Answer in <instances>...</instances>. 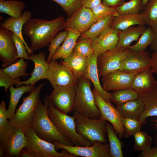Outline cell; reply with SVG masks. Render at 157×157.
Returning <instances> with one entry per match:
<instances>
[{
  "mask_svg": "<svg viewBox=\"0 0 157 157\" xmlns=\"http://www.w3.org/2000/svg\"><path fill=\"white\" fill-rule=\"evenodd\" d=\"M73 51L88 57L94 53L92 40L87 38H79L76 42Z\"/></svg>",
  "mask_w": 157,
  "mask_h": 157,
  "instance_id": "f35d334b",
  "label": "cell"
},
{
  "mask_svg": "<svg viewBox=\"0 0 157 157\" xmlns=\"http://www.w3.org/2000/svg\"><path fill=\"white\" fill-rule=\"evenodd\" d=\"M138 157H157V147H151L149 149L142 151Z\"/></svg>",
  "mask_w": 157,
  "mask_h": 157,
  "instance_id": "7dc6e473",
  "label": "cell"
},
{
  "mask_svg": "<svg viewBox=\"0 0 157 157\" xmlns=\"http://www.w3.org/2000/svg\"><path fill=\"white\" fill-rule=\"evenodd\" d=\"M133 135L134 140L133 149L135 151H142L151 147L153 138L146 133L140 131Z\"/></svg>",
  "mask_w": 157,
  "mask_h": 157,
  "instance_id": "8d00e7d4",
  "label": "cell"
},
{
  "mask_svg": "<svg viewBox=\"0 0 157 157\" xmlns=\"http://www.w3.org/2000/svg\"><path fill=\"white\" fill-rule=\"evenodd\" d=\"M97 57L93 53L88 57L87 67L84 78L90 80L94 85V89L101 97L107 102L111 103L110 100L111 93L106 91L100 82L97 65Z\"/></svg>",
  "mask_w": 157,
  "mask_h": 157,
  "instance_id": "ffe728a7",
  "label": "cell"
},
{
  "mask_svg": "<svg viewBox=\"0 0 157 157\" xmlns=\"http://www.w3.org/2000/svg\"><path fill=\"white\" fill-rule=\"evenodd\" d=\"M151 68L135 74L131 84V88L140 95L151 89L155 85L156 81L153 76Z\"/></svg>",
  "mask_w": 157,
  "mask_h": 157,
  "instance_id": "603a6c76",
  "label": "cell"
},
{
  "mask_svg": "<svg viewBox=\"0 0 157 157\" xmlns=\"http://www.w3.org/2000/svg\"><path fill=\"white\" fill-rule=\"evenodd\" d=\"M131 51L127 48L116 47L97 56L99 77L119 70L122 62L129 55Z\"/></svg>",
  "mask_w": 157,
  "mask_h": 157,
  "instance_id": "9c48e42d",
  "label": "cell"
},
{
  "mask_svg": "<svg viewBox=\"0 0 157 157\" xmlns=\"http://www.w3.org/2000/svg\"><path fill=\"white\" fill-rule=\"evenodd\" d=\"M154 36L153 29L149 26L146 28L135 44L130 45L127 48L133 51H145L147 47L152 43Z\"/></svg>",
  "mask_w": 157,
  "mask_h": 157,
  "instance_id": "e575fe53",
  "label": "cell"
},
{
  "mask_svg": "<svg viewBox=\"0 0 157 157\" xmlns=\"http://www.w3.org/2000/svg\"><path fill=\"white\" fill-rule=\"evenodd\" d=\"M47 79L53 88L75 85L77 81L67 67L55 60L49 63Z\"/></svg>",
  "mask_w": 157,
  "mask_h": 157,
  "instance_id": "7c38bea8",
  "label": "cell"
},
{
  "mask_svg": "<svg viewBox=\"0 0 157 157\" xmlns=\"http://www.w3.org/2000/svg\"><path fill=\"white\" fill-rule=\"evenodd\" d=\"M142 1V0H131L128 2H124L115 8L118 15L138 14L143 9Z\"/></svg>",
  "mask_w": 157,
  "mask_h": 157,
  "instance_id": "74e56055",
  "label": "cell"
},
{
  "mask_svg": "<svg viewBox=\"0 0 157 157\" xmlns=\"http://www.w3.org/2000/svg\"><path fill=\"white\" fill-rule=\"evenodd\" d=\"M91 83L90 80L84 78L77 80L73 111L90 119H97L101 115L96 105Z\"/></svg>",
  "mask_w": 157,
  "mask_h": 157,
  "instance_id": "277c9868",
  "label": "cell"
},
{
  "mask_svg": "<svg viewBox=\"0 0 157 157\" xmlns=\"http://www.w3.org/2000/svg\"><path fill=\"white\" fill-rule=\"evenodd\" d=\"M114 17L110 15L97 22L87 31L81 34V37L87 38L92 40L110 28Z\"/></svg>",
  "mask_w": 157,
  "mask_h": 157,
  "instance_id": "4dcf8cb0",
  "label": "cell"
},
{
  "mask_svg": "<svg viewBox=\"0 0 157 157\" xmlns=\"http://www.w3.org/2000/svg\"><path fill=\"white\" fill-rule=\"evenodd\" d=\"M48 113L50 119L58 131L75 146H90L92 145L89 140L76 132L74 116H70L61 112L49 101Z\"/></svg>",
  "mask_w": 157,
  "mask_h": 157,
  "instance_id": "3957f363",
  "label": "cell"
},
{
  "mask_svg": "<svg viewBox=\"0 0 157 157\" xmlns=\"http://www.w3.org/2000/svg\"><path fill=\"white\" fill-rule=\"evenodd\" d=\"M76 96L75 85L53 88L47 96L48 101L61 112L67 114L73 111Z\"/></svg>",
  "mask_w": 157,
  "mask_h": 157,
  "instance_id": "30bf717a",
  "label": "cell"
},
{
  "mask_svg": "<svg viewBox=\"0 0 157 157\" xmlns=\"http://www.w3.org/2000/svg\"><path fill=\"white\" fill-rule=\"evenodd\" d=\"M32 15L30 11L26 10L23 12L20 17L15 19L10 17L4 20L1 24V27L12 31L19 37L24 42L29 55L33 54V52L24 40L22 30L24 24L31 18Z\"/></svg>",
  "mask_w": 157,
  "mask_h": 157,
  "instance_id": "7402d4cb",
  "label": "cell"
},
{
  "mask_svg": "<svg viewBox=\"0 0 157 157\" xmlns=\"http://www.w3.org/2000/svg\"><path fill=\"white\" fill-rule=\"evenodd\" d=\"M19 156L22 157H32L24 149L20 153Z\"/></svg>",
  "mask_w": 157,
  "mask_h": 157,
  "instance_id": "f5cc1de1",
  "label": "cell"
},
{
  "mask_svg": "<svg viewBox=\"0 0 157 157\" xmlns=\"http://www.w3.org/2000/svg\"><path fill=\"white\" fill-rule=\"evenodd\" d=\"M8 119L7 111L6 108L4 101H2L0 104V129L6 124Z\"/></svg>",
  "mask_w": 157,
  "mask_h": 157,
  "instance_id": "bcb514c9",
  "label": "cell"
},
{
  "mask_svg": "<svg viewBox=\"0 0 157 157\" xmlns=\"http://www.w3.org/2000/svg\"><path fill=\"white\" fill-rule=\"evenodd\" d=\"M76 131L79 135L89 140L93 145L97 141L106 143L107 121L101 117L92 119L74 112Z\"/></svg>",
  "mask_w": 157,
  "mask_h": 157,
  "instance_id": "8992f818",
  "label": "cell"
},
{
  "mask_svg": "<svg viewBox=\"0 0 157 157\" xmlns=\"http://www.w3.org/2000/svg\"><path fill=\"white\" fill-rule=\"evenodd\" d=\"M119 31L110 28L92 40L94 53L98 56L115 47Z\"/></svg>",
  "mask_w": 157,
  "mask_h": 157,
  "instance_id": "d6986e66",
  "label": "cell"
},
{
  "mask_svg": "<svg viewBox=\"0 0 157 157\" xmlns=\"http://www.w3.org/2000/svg\"><path fill=\"white\" fill-rule=\"evenodd\" d=\"M97 22L91 9L82 6L67 19L65 29L76 30L81 35Z\"/></svg>",
  "mask_w": 157,
  "mask_h": 157,
  "instance_id": "5bb4252c",
  "label": "cell"
},
{
  "mask_svg": "<svg viewBox=\"0 0 157 157\" xmlns=\"http://www.w3.org/2000/svg\"><path fill=\"white\" fill-rule=\"evenodd\" d=\"M28 63L23 58H20L17 61L2 69L10 77L16 79L19 77L29 74L26 72Z\"/></svg>",
  "mask_w": 157,
  "mask_h": 157,
  "instance_id": "d590c367",
  "label": "cell"
},
{
  "mask_svg": "<svg viewBox=\"0 0 157 157\" xmlns=\"http://www.w3.org/2000/svg\"><path fill=\"white\" fill-rule=\"evenodd\" d=\"M153 141L155 146L157 147V133L154 135Z\"/></svg>",
  "mask_w": 157,
  "mask_h": 157,
  "instance_id": "db71d44e",
  "label": "cell"
},
{
  "mask_svg": "<svg viewBox=\"0 0 157 157\" xmlns=\"http://www.w3.org/2000/svg\"><path fill=\"white\" fill-rule=\"evenodd\" d=\"M12 31L1 27L0 28V60L2 67L5 68L17 61L19 59L12 38Z\"/></svg>",
  "mask_w": 157,
  "mask_h": 157,
  "instance_id": "2e32d148",
  "label": "cell"
},
{
  "mask_svg": "<svg viewBox=\"0 0 157 157\" xmlns=\"http://www.w3.org/2000/svg\"><path fill=\"white\" fill-rule=\"evenodd\" d=\"M94 94L96 105L99 110L101 116L109 122L120 137L124 136V129L121 120V117L116 108L105 101L93 89Z\"/></svg>",
  "mask_w": 157,
  "mask_h": 157,
  "instance_id": "4fadbf2b",
  "label": "cell"
},
{
  "mask_svg": "<svg viewBox=\"0 0 157 157\" xmlns=\"http://www.w3.org/2000/svg\"><path fill=\"white\" fill-rule=\"evenodd\" d=\"M67 30L68 33L65 39L55 52L51 60L63 59L69 56L72 52L76 42L81 34L76 30Z\"/></svg>",
  "mask_w": 157,
  "mask_h": 157,
  "instance_id": "4316f807",
  "label": "cell"
},
{
  "mask_svg": "<svg viewBox=\"0 0 157 157\" xmlns=\"http://www.w3.org/2000/svg\"><path fill=\"white\" fill-rule=\"evenodd\" d=\"M59 4L70 18L82 6V0H51Z\"/></svg>",
  "mask_w": 157,
  "mask_h": 157,
  "instance_id": "7bdbcfd3",
  "label": "cell"
},
{
  "mask_svg": "<svg viewBox=\"0 0 157 157\" xmlns=\"http://www.w3.org/2000/svg\"><path fill=\"white\" fill-rule=\"evenodd\" d=\"M125 0H102V3L108 7L115 8L122 5Z\"/></svg>",
  "mask_w": 157,
  "mask_h": 157,
  "instance_id": "681fc988",
  "label": "cell"
},
{
  "mask_svg": "<svg viewBox=\"0 0 157 157\" xmlns=\"http://www.w3.org/2000/svg\"><path fill=\"white\" fill-rule=\"evenodd\" d=\"M122 124L124 129V136L129 138L141 131L142 124L138 119L121 117Z\"/></svg>",
  "mask_w": 157,
  "mask_h": 157,
  "instance_id": "ab89813d",
  "label": "cell"
},
{
  "mask_svg": "<svg viewBox=\"0 0 157 157\" xmlns=\"http://www.w3.org/2000/svg\"><path fill=\"white\" fill-rule=\"evenodd\" d=\"M12 38L17 51V58L18 59L23 58L26 60H28L29 56L23 42L18 36L13 33Z\"/></svg>",
  "mask_w": 157,
  "mask_h": 157,
  "instance_id": "ee69618b",
  "label": "cell"
},
{
  "mask_svg": "<svg viewBox=\"0 0 157 157\" xmlns=\"http://www.w3.org/2000/svg\"><path fill=\"white\" fill-rule=\"evenodd\" d=\"M34 85H26L15 88L13 86L9 88L10 92L9 105L7 110L8 119H10L14 115L21 98L25 93H30L35 88Z\"/></svg>",
  "mask_w": 157,
  "mask_h": 157,
  "instance_id": "f1b7e54d",
  "label": "cell"
},
{
  "mask_svg": "<svg viewBox=\"0 0 157 157\" xmlns=\"http://www.w3.org/2000/svg\"><path fill=\"white\" fill-rule=\"evenodd\" d=\"M147 28L144 25L132 26L119 31L116 47L127 48L133 42L138 40Z\"/></svg>",
  "mask_w": 157,
  "mask_h": 157,
  "instance_id": "83f0119b",
  "label": "cell"
},
{
  "mask_svg": "<svg viewBox=\"0 0 157 157\" xmlns=\"http://www.w3.org/2000/svg\"><path fill=\"white\" fill-rule=\"evenodd\" d=\"M154 31V36L152 43L150 45V49L154 51H157V27L153 29Z\"/></svg>",
  "mask_w": 157,
  "mask_h": 157,
  "instance_id": "816d5d0a",
  "label": "cell"
},
{
  "mask_svg": "<svg viewBox=\"0 0 157 157\" xmlns=\"http://www.w3.org/2000/svg\"><path fill=\"white\" fill-rule=\"evenodd\" d=\"M121 117L138 119L143 110L144 104L142 97L116 105L115 107Z\"/></svg>",
  "mask_w": 157,
  "mask_h": 157,
  "instance_id": "d4e9b609",
  "label": "cell"
},
{
  "mask_svg": "<svg viewBox=\"0 0 157 157\" xmlns=\"http://www.w3.org/2000/svg\"><path fill=\"white\" fill-rule=\"evenodd\" d=\"M140 96V95L132 88L124 89L114 91L111 93L110 101L117 105L137 99Z\"/></svg>",
  "mask_w": 157,
  "mask_h": 157,
  "instance_id": "836d02e7",
  "label": "cell"
},
{
  "mask_svg": "<svg viewBox=\"0 0 157 157\" xmlns=\"http://www.w3.org/2000/svg\"><path fill=\"white\" fill-rule=\"evenodd\" d=\"M111 157H123L122 143L117 137L113 126L109 123L106 124Z\"/></svg>",
  "mask_w": 157,
  "mask_h": 157,
  "instance_id": "d6a6232c",
  "label": "cell"
},
{
  "mask_svg": "<svg viewBox=\"0 0 157 157\" xmlns=\"http://www.w3.org/2000/svg\"><path fill=\"white\" fill-rule=\"evenodd\" d=\"M151 69L153 73L157 75V51H154L151 57Z\"/></svg>",
  "mask_w": 157,
  "mask_h": 157,
  "instance_id": "f907efd6",
  "label": "cell"
},
{
  "mask_svg": "<svg viewBox=\"0 0 157 157\" xmlns=\"http://www.w3.org/2000/svg\"><path fill=\"white\" fill-rule=\"evenodd\" d=\"M19 78L13 79L10 77L2 69H0V86L4 87L6 91L9 88L13 85H16L20 81Z\"/></svg>",
  "mask_w": 157,
  "mask_h": 157,
  "instance_id": "f6af8a7d",
  "label": "cell"
},
{
  "mask_svg": "<svg viewBox=\"0 0 157 157\" xmlns=\"http://www.w3.org/2000/svg\"><path fill=\"white\" fill-rule=\"evenodd\" d=\"M156 122H157V120L156 121Z\"/></svg>",
  "mask_w": 157,
  "mask_h": 157,
  "instance_id": "6f0895ef",
  "label": "cell"
},
{
  "mask_svg": "<svg viewBox=\"0 0 157 157\" xmlns=\"http://www.w3.org/2000/svg\"><path fill=\"white\" fill-rule=\"evenodd\" d=\"M60 63L67 67L77 80L84 78L88 65V57L73 51Z\"/></svg>",
  "mask_w": 157,
  "mask_h": 157,
  "instance_id": "44dd1931",
  "label": "cell"
},
{
  "mask_svg": "<svg viewBox=\"0 0 157 157\" xmlns=\"http://www.w3.org/2000/svg\"><path fill=\"white\" fill-rule=\"evenodd\" d=\"M135 74L118 70L102 76L103 88L106 91L131 88V84Z\"/></svg>",
  "mask_w": 157,
  "mask_h": 157,
  "instance_id": "e0dca14e",
  "label": "cell"
},
{
  "mask_svg": "<svg viewBox=\"0 0 157 157\" xmlns=\"http://www.w3.org/2000/svg\"><path fill=\"white\" fill-rule=\"evenodd\" d=\"M44 83H41L27 97L23 98V102L15 110L10 122L25 132L31 128L38 104L40 94Z\"/></svg>",
  "mask_w": 157,
  "mask_h": 157,
  "instance_id": "5b68a950",
  "label": "cell"
},
{
  "mask_svg": "<svg viewBox=\"0 0 157 157\" xmlns=\"http://www.w3.org/2000/svg\"><path fill=\"white\" fill-rule=\"evenodd\" d=\"M27 144L24 149L32 157H76L66 150L57 152L54 145L39 138L31 128L25 132Z\"/></svg>",
  "mask_w": 157,
  "mask_h": 157,
  "instance_id": "ba28073f",
  "label": "cell"
},
{
  "mask_svg": "<svg viewBox=\"0 0 157 157\" xmlns=\"http://www.w3.org/2000/svg\"><path fill=\"white\" fill-rule=\"evenodd\" d=\"M68 33V30H65L58 33L51 40L48 49L49 56L46 60L49 63L51 61L52 58L55 52L65 39Z\"/></svg>",
  "mask_w": 157,
  "mask_h": 157,
  "instance_id": "60d3db41",
  "label": "cell"
},
{
  "mask_svg": "<svg viewBox=\"0 0 157 157\" xmlns=\"http://www.w3.org/2000/svg\"><path fill=\"white\" fill-rule=\"evenodd\" d=\"M151 67V58L148 52L145 51H131L129 55L122 62L119 70L135 74Z\"/></svg>",
  "mask_w": 157,
  "mask_h": 157,
  "instance_id": "9a60e30c",
  "label": "cell"
},
{
  "mask_svg": "<svg viewBox=\"0 0 157 157\" xmlns=\"http://www.w3.org/2000/svg\"><path fill=\"white\" fill-rule=\"evenodd\" d=\"M136 25H144L142 12L136 14L119 15L115 16L110 28L121 31Z\"/></svg>",
  "mask_w": 157,
  "mask_h": 157,
  "instance_id": "484cf974",
  "label": "cell"
},
{
  "mask_svg": "<svg viewBox=\"0 0 157 157\" xmlns=\"http://www.w3.org/2000/svg\"><path fill=\"white\" fill-rule=\"evenodd\" d=\"M102 0H82V4L87 8L92 9L102 3Z\"/></svg>",
  "mask_w": 157,
  "mask_h": 157,
  "instance_id": "c3c4849f",
  "label": "cell"
},
{
  "mask_svg": "<svg viewBox=\"0 0 157 157\" xmlns=\"http://www.w3.org/2000/svg\"><path fill=\"white\" fill-rule=\"evenodd\" d=\"M91 9L97 22L110 15H118L115 8L107 6L102 3Z\"/></svg>",
  "mask_w": 157,
  "mask_h": 157,
  "instance_id": "b9f144b4",
  "label": "cell"
},
{
  "mask_svg": "<svg viewBox=\"0 0 157 157\" xmlns=\"http://www.w3.org/2000/svg\"><path fill=\"white\" fill-rule=\"evenodd\" d=\"M46 55L43 51L37 54H31L29 56V59L32 61L34 64V68L31 74V77L27 80L19 81L16 85L19 87L23 85L34 84L38 81L43 79H47L49 63L45 60Z\"/></svg>",
  "mask_w": 157,
  "mask_h": 157,
  "instance_id": "ac0fdd59",
  "label": "cell"
},
{
  "mask_svg": "<svg viewBox=\"0 0 157 157\" xmlns=\"http://www.w3.org/2000/svg\"><path fill=\"white\" fill-rule=\"evenodd\" d=\"M66 21L60 16L51 20L31 18L24 25L23 33L31 40L30 48L33 51L47 46L52 39L65 28Z\"/></svg>",
  "mask_w": 157,
  "mask_h": 157,
  "instance_id": "6da1fadb",
  "label": "cell"
},
{
  "mask_svg": "<svg viewBox=\"0 0 157 157\" xmlns=\"http://www.w3.org/2000/svg\"><path fill=\"white\" fill-rule=\"evenodd\" d=\"M43 101L44 104L39 101L31 128L39 138L45 141L51 143L56 141L65 145L75 146L58 131L50 119L48 113L47 96Z\"/></svg>",
  "mask_w": 157,
  "mask_h": 157,
  "instance_id": "7a4b0ae2",
  "label": "cell"
},
{
  "mask_svg": "<svg viewBox=\"0 0 157 157\" xmlns=\"http://www.w3.org/2000/svg\"><path fill=\"white\" fill-rule=\"evenodd\" d=\"M5 156V152L2 148L0 147V157Z\"/></svg>",
  "mask_w": 157,
  "mask_h": 157,
  "instance_id": "11a10c76",
  "label": "cell"
},
{
  "mask_svg": "<svg viewBox=\"0 0 157 157\" xmlns=\"http://www.w3.org/2000/svg\"><path fill=\"white\" fill-rule=\"evenodd\" d=\"M140 96L143 100L144 109L138 119L142 124H144L147 117L157 116V81L151 89Z\"/></svg>",
  "mask_w": 157,
  "mask_h": 157,
  "instance_id": "cb8c5ba5",
  "label": "cell"
},
{
  "mask_svg": "<svg viewBox=\"0 0 157 157\" xmlns=\"http://www.w3.org/2000/svg\"><path fill=\"white\" fill-rule=\"evenodd\" d=\"M27 144L25 131L8 120L0 129V147L4 150L5 156L19 157L20 152Z\"/></svg>",
  "mask_w": 157,
  "mask_h": 157,
  "instance_id": "52a82bcc",
  "label": "cell"
},
{
  "mask_svg": "<svg viewBox=\"0 0 157 157\" xmlns=\"http://www.w3.org/2000/svg\"><path fill=\"white\" fill-rule=\"evenodd\" d=\"M25 7V3L21 1L0 0V13L7 14L15 19L21 16Z\"/></svg>",
  "mask_w": 157,
  "mask_h": 157,
  "instance_id": "f546056e",
  "label": "cell"
},
{
  "mask_svg": "<svg viewBox=\"0 0 157 157\" xmlns=\"http://www.w3.org/2000/svg\"><path fill=\"white\" fill-rule=\"evenodd\" d=\"M142 13L144 25L153 29L157 27V0H150Z\"/></svg>",
  "mask_w": 157,
  "mask_h": 157,
  "instance_id": "1f68e13d",
  "label": "cell"
},
{
  "mask_svg": "<svg viewBox=\"0 0 157 157\" xmlns=\"http://www.w3.org/2000/svg\"><path fill=\"white\" fill-rule=\"evenodd\" d=\"M150 0H142V3L143 6L144 7L145 6L147 2Z\"/></svg>",
  "mask_w": 157,
  "mask_h": 157,
  "instance_id": "9f6ffc18",
  "label": "cell"
},
{
  "mask_svg": "<svg viewBox=\"0 0 157 157\" xmlns=\"http://www.w3.org/2000/svg\"><path fill=\"white\" fill-rule=\"evenodd\" d=\"M56 149H64L76 157H111L109 144L96 141L90 146H70L61 144L57 141L52 142Z\"/></svg>",
  "mask_w": 157,
  "mask_h": 157,
  "instance_id": "8fae6325",
  "label": "cell"
}]
</instances>
